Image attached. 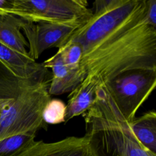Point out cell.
Segmentation results:
<instances>
[{"instance_id":"obj_1","label":"cell","mask_w":156,"mask_h":156,"mask_svg":"<svg viewBox=\"0 0 156 156\" xmlns=\"http://www.w3.org/2000/svg\"><path fill=\"white\" fill-rule=\"evenodd\" d=\"M156 70V27L146 18L130 29L85 52L78 73L99 87L118 75L132 69Z\"/></svg>"},{"instance_id":"obj_2","label":"cell","mask_w":156,"mask_h":156,"mask_svg":"<svg viewBox=\"0 0 156 156\" xmlns=\"http://www.w3.org/2000/svg\"><path fill=\"white\" fill-rule=\"evenodd\" d=\"M83 115L94 156H156L138 141L129 122L119 115L101 87L93 104Z\"/></svg>"},{"instance_id":"obj_3","label":"cell","mask_w":156,"mask_h":156,"mask_svg":"<svg viewBox=\"0 0 156 156\" xmlns=\"http://www.w3.org/2000/svg\"><path fill=\"white\" fill-rule=\"evenodd\" d=\"M147 7V0L95 1L91 15L68 40L80 43L84 53L143 21Z\"/></svg>"},{"instance_id":"obj_4","label":"cell","mask_w":156,"mask_h":156,"mask_svg":"<svg viewBox=\"0 0 156 156\" xmlns=\"http://www.w3.org/2000/svg\"><path fill=\"white\" fill-rule=\"evenodd\" d=\"M49 76L21 92L12 99H5L0 119V141L15 135L36 133L47 129L43 111L51 99Z\"/></svg>"},{"instance_id":"obj_5","label":"cell","mask_w":156,"mask_h":156,"mask_svg":"<svg viewBox=\"0 0 156 156\" xmlns=\"http://www.w3.org/2000/svg\"><path fill=\"white\" fill-rule=\"evenodd\" d=\"M156 85V70L137 69L124 72L101 85L119 115L132 121Z\"/></svg>"},{"instance_id":"obj_6","label":"cell","mask_w":156,"mask_h":156,"mask_svg":"<svg viewBox=\"0 0 156 156\" xmlns=\"http://www.w3.org/2000/svg\"><path fill=\"white\" fill-rule=\"evenodd\" d=\"M7 13L39 23L88 19L93 11L85 0H12Z\"/></svg>"},{"instance_id":"obj_7","label":"cell","mask_w":156,"mask_h":156,"mask_svg":"<svg viewBox=\"0 0 156 156\" xmlns=\"http://www.w3.org/2000/svg\"><path fill=\"white\" fill-rule=\"evenodd\" d=\"M87 20L39 23H33L23 20L21 30L27 40L29 56L36 60L46 49L59 48Z\"/></svg>"},{"instance_id":"obj_8","label":"cell","mask_w":156,"mask_h":156,"mask_svg":"<svg viewBox=\"0 0 156 156\" xmlns=\"http://www.w3.org/2000/svg\"><path fill=\"white\" fill-rule=\"evenodd\" d=\"M6 156H94L89 138L68 136L55 142L46 143L33 139Z\"/></svg>"},{"instance_id":"obj_9","label":"cell","mask_w":156,"mask_h":156,"mask_svg":"<svg viewBox=\"0 0 156 156\" xmlns=\"http://www.w3.org/2000/svg\"><path fill=\"white\" fill-rule=\"evenodd\" d=\"M42 64L44 68L52 70L48 89L50 95L70 93L82 82L79 75V68L72 69L66 65L57 51Z\"/></svg>"},{"instance_id":"obj_10","label":"cell","mask_w":156,"mask_h":156,"mask_svg":"<svg viewBox=\"0 0 156 156\" xmlns=\"http://www.w3.org/2000/svg\"><path fill=\"white\" fill-rule=\"evenodd\" d=\"M0 62L15 76L20 78L37 76L48 69L29 55L21 54L1 43Z\"/></svg>"},{"instance_id":"obj_11","label":"cell","mask_w":156,"mask_h":156,"mask_svg":"<svg viewBox=\"0 0 156 156\" xmlns=\"http://www.w3.org/2000/svg\"><path fill=\"white\" fill-rule=\"evenodd\" d=\"M98 87L99 85L95 80L86 77L70 92L66 104L65 122L74 117L83 115L90 109L94 102Z\"/></svg>"},{"instance_id":"obj_12","label":"cell","mask_w":156,"mask_h":156,"mask_svg":"<svg viewBox=\"0 0 156 156\" xmlns=\"http://www.w3.org/2000/svg\"><path fill=\"white\" fill-rule=\"evenodd\" d=\"M23 20L12 13L0 12V43L24 55H29L28 43L21 33Z\"/></svg>"},{"instance_id":"obj_13","label":"cell","mask_w":156,"mask_h":156,"mask_svg":"<svg viewBox=\"0 0 156 156\" xmlns=\"http://www.w3.org/2000/svg\"><path fill=\"white\" fill-rule=\"evenodd\" d=\"M50 76L48 69L37 76L20 78L15 76L0 62V99H14L27 88Z\"/></svg>"},{"instance_id":"obj_14","label":"cell","mask_w":156,"mask_h":156,"mask_svg":"<svg viewBox=\"0 0 156 156\" xmlns=\"http://www.w3.org/2000/svg\"><path fill=\"white\" fill-rule=\"evenodd\" d=\"M138 141L147 150L156 154V113L151 110L129 122Z\"/></svg>"},{"instance_id":"obj_15","label":"cell","mask_w":156,"mask_h":156,"mask_svg":"<svg viewBox=\"0 0 156 156\" xmlns=\"http://www.w3.org/2000/svg\"><path fill=\"white\" fill-rule=\"evenodd\" d=\"M57 52L66 65L72 69L79 68L83 53V49L80 43L68 40L63 46L58 48Z\"/></svg>"},{"instance_id":"obj_16","label":"cell","mask_w":156,"mask_h":156,"mask_svg":"<svg viewBox=\"0 0 156 156\" xmlns=\"http://www.w3.org/2000/svg\"><path fill=\"white\" fill-rule=\"evenodd\" d=\"M66 107L59 99H51L43 111V119L48 124H58L65 122Z\"/></svg>"},{"instance_id":"obj_17","label":"cell","mask_w":156,"mask_h":156,"mask_svg":"<svg viewBox=\"0 0 156 156\" xmlns=\"http://www.w3.org/2000/svg\"><path fill=\"white\" fill-rule=\"evenodd\" d=\"M35 138V133L15 135L0 141V156H6Z\"/></svg>"},{"instance_id":"obj_18","label":"cell","mask_w":156,"mask_h":156,"mask_svg":"<svg viewBox=\"0 0 156 156\" xmlns=\"http://www.w3.org/2000/svg\"><path fill=\"white\" fill-rule=\"evenodd\" d=\"M146 20L149 24L156 27V0H147Z\"/></svg>"},{"instance_id":"obj_19","label":"cell","mask_w":156,"mask_h":156,"mask_svg":"<svg viewBox=\"0 0 156 156\" xmlns=\"http://www.w3.org/2000/svg\"><path fill=\"white\" fill-rule=\"evenodd\" d=\"M12 0H0V12H6L11 7Z\"/></svg>"},{"instance_id":"obj_20","label":"cell","mask_w":156,"mask_h":156,"mask_svg":"<svg viewBox=\"0 0 156 156\" xmlns=\"http://www.w3.org/2000/svg\"><path fill=\"white\" fill-rule=\"evenodd\" d=\"M5 99H0V119H1V112H2V105L4 102H5Z\"/></svg>"}]
</instances>
